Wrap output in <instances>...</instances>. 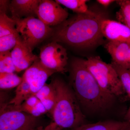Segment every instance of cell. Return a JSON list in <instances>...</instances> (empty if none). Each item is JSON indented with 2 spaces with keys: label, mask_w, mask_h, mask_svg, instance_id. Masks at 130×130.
Returning a JSON list of instances; mask_svg holds the SVG:
<instances>
[{
  "label": "cell",
  "mask_w": 130,
  "mask_h": 130,
  "mask_svg": "<svg viewBox=\"0 0 130 130\" xmlns=\"http://www.w3.org/2000/svg\"><path fill=\"white\" fill-rule=\"evenodd\" d=\"M105 19L103 13L93 11L77 14L54 29L52 41L79 49L95 47L103 42L101 27Z\"/></svg>",
  "instance_id": "1"
},
{
  "label": "cell",
  "mask_w": 130,
  "mask_h": 130,
  "mask_svg": "<svg viewBox=\"0 0 130 130\" xmlns=\"http://www.w3.org/2000/svg\"><path fill=\"white\" fill-rule=\"evenodd\" d=\"M70 84L81 107L97 112L106 109L115 97L105 92L87 69L84 60L74 59L70 68Z\"/></svg>",
  "instance_id": "2"
},
{
  "label": "cell",
  "mask_w": 130,
  "mask_h": 130,
  "mask_svg": "<svg viewBox=\"0 0 130 130\" xmlns=\"http://www.w3.org/2000/svg\"><path fill=\"white\" fill-rule=\"evenodd\" d=\"M51 83L56 95L51 112L54 124L66 130L73 129L84 124L85 117L72 90L59 78L53 79Z\"/></svg>",
  "instance_id": "3"
},
{
  "label": "cell",
  "mask_w": 130,
  "mask_h": 130,
  "mask_svg": "<svg viewBox=\"0 0 130 130\" xmlns=\"http://www.w3.org/2000/svg\"><path fill=\"white\" fill-rule=\"evenodd\" d=\"M85 64L102 89L108 94L120 96L125 93L116 70L99 56L84 60Z\"/></svg>",
  "instance_id": "4"
},
{
  "label": "cell",
  "mask_w": 130,
  "mask_h": 130,
  "mask_svg": "<svg viewBox=\"0 0 130 130\" xmlns=\"http://www.w3.org/2000/svg\"><path fill=\"white\" fill-rule=\"evenodd\" d=\"M14 20L16 30L21 36L22 41L32 51L38 44L52 37L53 34L54 29L35 17Z\"/></svg>",
  "instance_id": "5"
},
{
  "label": "cell",
  "mask_w": 130,
  "mask_h": 130,
  "mask_svg": "<svg viewBox=\"0 0 130 130\" xmlns=\"http://www.w3.org/2000/svg\"><path fill=\"white\" fill-rule=\"evenodd\" d=\"M39 126L37 117L7 105L1 109L0 130H31Z\"/></svg>",
  "instance_id": "6"
},
{
  "label": "cell",
  "mask_w": 130,
  "mask_h": 130,
  "mask_svg": "<svg viewBox=\"0 0 130 130\" xmlns=\"http://www.w3.org/2000/svg\"><path fill=\"white\" fill-rule=\"evenodd\" d=\"M39 58L43 64L48 69L62 73L67 71V51L57 42L52 41L42 47Z\"/></svg>",
  "instance_id": "7"
},
{
  "label": "cell",
  "mask_w": 130,
  "mask_h": 130,
  "mask_svg": "<svg viewBox=\"0 0 130 130\" xmlns=\"http://www.w3.org/2000/svg\"><path fill=\"white\" fill-rule=\"evenodd\" d=\"M67 10L52 0H40L37 15L48 26L59 25L68 18Z\"/></svg>",
  "instance_id": "8"
},
{
  "label": "cell",
  "mask_w": 130,
  "mask_h": 130,
  "mask_svg": "<svg viewBox=\"0 0 130 130\" xmlns=\"http://www.w3.org/2000/svg\"><path fill=\"white\" fill-rule=\"evenodd\" d=\"M56 73L43 64L40 58L26 69L23 77L30 84L34 95L46 84L50 77Z\"/></svg>",
  "instance_id": "9"
},
{
  "label": "cell",
  "mask_w": 130,
  "mask_h": 130,
  "mask_svg": "<svg viewBox=\"0 0 130 130\" xmlns=\"http://www.w3.org/2000/svg\"><path fill=\"white\" fill-rule=\"evenodd\" d=\"M103 37L109 41L128 43L130 44V29L118 21L105 19L101 27Z\"/></svg>",
  "instance_id": "10"
},
{
  "label": "cell",
  "mask_w": 130,
  "mask_h": 130,
  "mask_svg": "<svg viewBox=\"0 0 130 130\" xmlns=\"http://www.w3.org/2000/svg\"><path fill=\"white\" fill-rule=\"evenodd\" d=\"M16 72H20L27 69L39 58L22 41H19L11 52Z\"/></svg>",
  "instance_id": "11"
},
{
  "label": "cell",
  "mask_w": 130,
  "mask_h": 130,
  "mask_svg": "<svg viewBox=\"0 0 130 130\" xmlns=\"http://www.w3.org/2000/svg\"><path fill=\"white\" fill-rule=\"evenodd\" d=\"M40 0H12L9 5L11 18L15 20L37 16Z\"/></svg>",
  "instance_id": "12"
},
{
  "label": "cell",
  "mask_w": 130,
  "mask_h": 130,
  "mask_svg": "<svg viewBox=\"0 0 130 130\" xmlns=\"http://www.w3.org/2000/svg\"><path fill=\"white\" fill-rule=\"evenodd\" d=\"M130 47L128 43L112 41H109L105 46L111 57L112 62L127 69Z\"/></svg>",
  "instance_id": "13"
},
{
  "label": "cell",
  "mask_w": 130,
  "mask_h": 130,
  "mask_svg": "<svg viewBox=\"0 0 130 130\" xmlns=\"http://www.w3.org/2000/svg\"><path fill=\"white\" fill-rule=\"evenodd\" d=\"M130 122L105 120L93 124H84L72 130H121L130 125Z\"/></svg>",
  "instance_id": "14"
},
{
  "label": "cell",
  "mask_w": 130,
  "mask_h": 130,
  "mask_svg": "<svg viewBox=\"0 0 130 130\" xmlns=\"http://www.w3.org/2000/svg\"><path fill=\"white\" fill-rule=\"evenodd\" d=\"M33 95L30 84L23 77V81L15 91V96L8 105L13 107L19 106Z\"/></svg>",
  "instance_id": "15"
},
{
  "label": "cell",
  "mask_w": 130,
  "mask_h": 130,
  "mask_svg": "<svg viewBox=\"0 0 130 130\" xmlns=\"http://www.w3.org/2000/svg\"><path fill=\"white\" fill-rule=\"evenodd\" d=\"M59 5H63L77 14L89 13L92 11L88 8L86 0H56Z\"/></svg>",
  "instance_id": "16"
},
{
  "label": "cell",
  "mask_w": 130,
  "mask_h": 130,
  "mask_svg": "<svg viewBox=\"0 0 130 130\" xmlns=\"http://www.w3.org/2000/svg\"><path fill=\"white\" fill-rule=\"evenodd\" d=\"M116 2L120 7L116 13L118 21L130 29V0H119Z\"/></svg>",
  "instance_id": "17"
},
{
  "label": "cell",
  "mask_w": 130,
  "mask_h": 130,
  "mask_svg": "<svg viewBox=\"0 0 130 130\" xmlns=\"http://www.w3.org/2000/svg\"><path fill=\"white\" fill-rule=\"evenodd\" d=\"M23 81V77L14 73H0V88L9 89L17 87Z\"/></svg>",
  "instance_id": "18"
},
{
  "label": "cell",
  "mask_w": 130,
  "mask_h": 130,
  "mask_svg": "<svg viewBox=\"0 0 130 130\" xmlns=\"http://www.w3.org/2000/svg\"><path fill=\"white\" fill-rule=\"evenodd\" d=\"M22 40L18 31L0 37V53L10 51Z\"/></svg>",
  "instance_id": "19"
},
{
  "label": "cell",
  "mask_w": 130,
  "mask_h": 130,
  "mask_svg": "<svg viewBox=\"0 0 130 130\" xmlns=\"http://www.w3.org/2000/svg\"><path fill=\"white\" fill-rule=\"evenodd\" d=\"M116 72L125 93L130 100V70L112 62L111 63Z\"/></svg>",
  "instance_id": "20"
},
{
  "label": "cell",
  "mask_w": 130,
  "mask_h": 130,
  "mask_svg": "<svg viewBox=\"0 0 130 130\" xmlns=\"http://www.w3.org/2000/svg\"><path fill=\"white\" fill-rule=\"evenodd\" d=\"M17 31L15 21L5 13H0V37Z\"/></svg>",
  "instance_id": "21"
},
{
  "label": "cell",
  "mask_w": 130,
  "mask_h": 130,
  "mask_svg": "<svg viewBox=\"0 0 130 130\" xmlns=\"http://www.w3.org/2000/svg\"><path fill=\"white\" fill-rule=\"evenodd\" d=\"M16 71L10 51L0 53V73H11Z\"/></svg>",
  "instance_id": "22"
},
{
  "label": "cell",
  "mask_w": 130,
  "mask_h": 130,
  "mask_svg": "<svg viewBox=\"0 0 130 130\" xmlns=\"http://www.w3.org/2000/svg\"><path fill=\"white\" fill-rule=\"evenodd\" d=\"M55 93L52 83L49 84H46L36 93L35 95L40 101L48 97Z\"/></svg>",
  "instance_id": "23"
},
{
  "label": "cell",
  "mask_w": 130,
  "mask_h": 130,
  "mask_svg": "<svg viewBox=\"0 0 130 130\" xmlns=\"http://www.w3.org/2000/svg\"><path fill=\"white\" fill-rule=\"evenodd\" d=\"M55 101H56L55 92L53 94L41 101V102L44 105L48 112H52L55 105Z\"/></svg>",
  "instance_id": "24"
},
{
  "label": "cell",
  "mask_w": 130,
  "mask_h": 130,
  "mask_svg": "<svg viewBox=\"0 0 130 130\" xmlns=\"http://www.w3.org/2000/svg\"><path fill=\"white\" fill-rule=\"evenodd\" d=\"M11 2L7 0L0 1V13L7 14L8 10H9V5Z\"/></svg>",
  "instance_id": "25"
},
{
  "label": "cell",
  "mask_w": 130,
  "mask_h": 130,
  "mask_svg": "<svg viewBox=\"0 0 130 130\" xmlns=\"http://www.w3.org/2000/svg\"><path fill=\"white\" fill-rule=\"evenodd\" d=\"M116 1L114 0H97V2L103 6L107 7Z\"/></svg>",
  "instance_id": "26"
},
{
  "label": "cell",
  "mask_w": 130,
  "mask_h": 130,
  "mask_svg": "<svg viewBox=\"0 0 130 130\" xmlns=\"http://www.w3.org/2000/svg\"><path fill=\"white\" fill-rule=\"evenodd\" d=\"M51 130V126L50 125H47L45 127L43 126H39L31 130Z\"/></svg>",
  "instance_id": "27"
},
{
  "label": "cell",
  "mask_w": 130,
  "mask_h": 130,
  "mask_svg": "<svg viewBox=\"0 0 130 130\" xmlns=\"http://www.w3.org/2000/svg\"><path fill=\"white\" fill-rule=\"evenodd\" d=\"M124 119L125 121L130 122V106L127 110L125 115Z\"/></svg>",
  "instance_id": "28"
},
{
  "label": "cell",
  "mask_w": 130,
  "mask_h": 130,
  "mask_svg": "<svg viewBox=\"0 0 130 130\" xmlns=\"http://www.w3.org/2000/svg\"><path fill=\"white\" fill-rule=\"evenodd\" d=\"M51 123H52V128L50 130H66L56 126L53 122H51Z\"/></svg>",
  "instance_id": "29"
},
{
  "label": "cell",
  "mask_w": 130,
  "mask_h": 130,
  "mask_svg": "<svg viewBox=\"0 0 130 130\" xmlns=\"http://www.w3.org/2000/svg\"><path fill=\"white\" fill-rule=\"evenodd\" d=\"M128 70H130V47L128 53Z\"/></svg>",
  "instance_id": "30"
},
{
  "label": "cell",
  "mask_w": 130,
  "mask_h": 130,
  "mask_svg": "<svg viewBox=\"0 0 130 130\" xmlns=\"http://www.w3.org/2000/svg\"><path fill=\"white\" fill-rule=\"evenodd\" d=\"M121 130H130V125Z\"/></svg>",
  "instance_id": "31"
}]
</instances>
